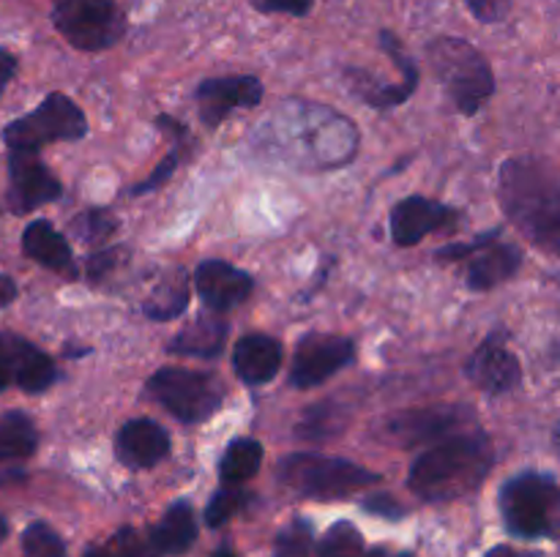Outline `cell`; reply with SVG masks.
<instances>
[{
  "mask_svg": "<svg viewBox=\"0 0 560 557\" xmlns=\"http://www.w3.org/2000/svg\"><path fill=\"white\" fill-rule=\"evenodd\" d=\"M498 197L520 233L556 254L560 246V183L545 158H509L498 178Z\"/></svg>",
  "mask_w": 560,
  "mask_h": 557,
  "instance_id": "obj_1",
  "label": "cell"
},
{
  "mask_svg": "<svg viewBox=\"0 0 560 557\" xmlns=\"http://www.w3.org/2000/svg\"><path fill=\"white\" fill-rule=\"evenodd\" d=\"M495 464V451L487 435L463 431L435 442L413 459L408 486L427 502H448L479 489Z\"/></svg>",
  "mask_w": 560,
  "mask_h": 557,
  "instance_id": "obj_2",
  "label": "cell"
},
{
  "mask_svg": "<svg viewBox=\"0 0 560 557\" xmlns=\"http://www.w3.org/2000/svg\"><path fill=\"white\" fill-rule=\"evenodd\" d=\"M271 131L282 137V153L293 164L337 167L353 158L359 145L353 123L326 107L293 109V120L273 123Z\"/></svg>",
  "mask_w": 560,
  "mask_h": 557,
  "instance_id": "obj_3",
  "label": "cell"
},
{
  "mask_svg": "<svg viewBox=\"0 0 560 557\" xmlns=\"http://www.w3.org/2000/svg\"><path fill=\"white\" fill-rule=\"evenodd\" d=\"M443 91L463 115H476L495 93V76L485 55L457 36H441L427 47Z\"/></svg>",
  "mask_w": 560,
  "mask_h": 557,
  "instance_id": "obj_4",
  "label": "cell"
},
{
  "mask_svg": "<svg viewBox=\"0 0 560 557\" xmlns=\"http://www.w3.org/2000/svg\"><path fill=\"white\" fill-rule=\"evenodd\" d=\"M277 475L288 489L310 500H339L381 481L375 470L361 467L350 459L320 457V453H290L279 462Z\"/></svg>",
  "mask_w": 560,
  "mask_h": 557,
  "instance_id": "obj_5",
  "label": "cell"
},
{
  "mask_svg": "<svg viewBox=\"0 0 560 557\" xmlns=\"http://www.w3.org/2000/svg\"><path fill=\"white\" fill-rule=\"evenodd\" d=\"M503 524L517 538H556L560 489L550 473H520L501 486Z\"/></svg>",
  "mask_w": 560,
  "mask_h": 557,
  "instance_id": "obj_6",
  "label": "cell"
},
{
  "mask_svg": "<svg viewBox=\"0 0 560 557\" xmlns=\"http://www.w3.org/2000/svg\"><path fill=\"white\" fill-rule=\"evenodd\" d=\"M85 131V112L63 93H49L38 109L5 126L3 142L9 153H38L49 142L82 140Z\"/></svg>",
  "mask_w": 560,
  "mask_h": 557,
  "instance_id": "obj_7",
  "label": "cell"
},
{
  "mask_svg": "<svg viewBox=\"0 0 560 557\" xmlns=\"http://www.w3.org/2000/svg\"><path fill=\"white\" fill-rule=\"evenodd\" d=\"M145 388L153 402L162 404L170 415L184 424H200L211 418L224 402L222 380L208 371L164 366L148 380Z\"/></svg>",
  "mask_w": 560,
  "mask_h": 557,
  "instance_id": "obj_8",
  "label": "cell"
},
{
  "mask_svg": "<svg viewBox=\"0 0 560 557\" xmlns=\"http://www.w3.org/2000/svg\"><path fill=\"white\" fill-rule=\"evenodd\" d=\"M52 25L71 47L98 52L124 38L126 16L115 0H55Z\"/></svg>",
  "mask_w": 560,
  "mask_h": 557,
  "instance_id": "obj_9",
  "label": "cell"
},
{
  "mask_svg": "<svg viewBox=\"0 0 560 557\" xmlns=\"http://www.w3.org/2000/svg\"><path fill=\"white\" fill-rule=\"evenodd\" d=\"M476 424V415L463 404L454 407H419L392 415L381 424V440L397 448H416L463 435Z\"/></svg>",
  "mask_w": 560,
  "mask_h": 557,
  "instance_id": "obj_10",
  "label": "cell"
},
{
  "mask_svg": "<svg viewBox=\"0 0 560 557\" xmlns=\"http://www.w3.org/2000/svg\"><path fill=\"white\" fill-rule=\"evenodd\" d=\"M355 349L353 342L331 333H310L299 342L290 366V382L295 388H317L320 382L331 380L337 371L350 366Z\"/></svg>",
  "mask_w": 560,
  "mask_h": 557,
  "instance_id": "obj_11",
  "label": "cell"
},
{
  "mask_svg": "<svg viewBox=\"0 0 560 557\" xmlns=\"http://www.w3.org/2000/svg\"><path fill=\"white\" fill-rule=\"evenodd\" d=\"M52 358L14 333H0V391L20 386L27 393L47 391L55 382Z\"/></svg>",
  "mask_w": 560,
  "mask_h": 557,
  "instance_id": "obj_12",
  "label": "cell"
},
{
  "mask_svg": "<svg viewBox=\"0 0 560 557\" xmlns=\"http://www.w3.org/2000/svg\"><path fill=\"white\" fill-rule=\"evenodd\" d=\"M60 197V180L38 162V153H9V208L31 213Z\"/></svg>",
  "mask_w": 560,
  "mask_h": 557,
  "instance_id": "obj_13",
  "label": "cell"
},
{
  "mask_svg": "<svg viewBox=\"0 0 560 557\" xmlns=\"http://www.w3.org/2000/svg\"><path fill=\"white\" fill-rule=\"evenodd\" d=\"M195 102L202 123L217 129L233 109L257 107L262 102V82L257 76H217L197 87Z\"/></svg>",
  "mask_w": 560,
  "mask_h": 557,
  "instance_id": "obj_14",
  "label": "cell"
},
{
  "mask_svg": "<svg viewBox=\"0 0 560 557\" xmlns=\"http://www.w3.org/2000/svg\"><path fill=\"white\" fill-rule=\"evenodd\" d=\"M459 213L427 197H408L392 211V238L399 246H416L435 229H452Z\"/></svg>",
  "mask_w": 560,
  "mask_h": 557,
  "instance_id": "obj_15",
  "label": "cell"
},
{
  "mask_svg": "<svg viewBox=\"0 0 560 557\" xmlns=\"http://www.w3.org/2000/svg\"><path fill=\"white\" fill-rule=\"evenodd\" d=\"M195 287L211 311H228L249 298L255 278L224 260H206L197 265Z\"/></svg>",
  "mask_w": 560,
  "mask_h": 557,
  "instance_id": "obj_16",
  "label": "cell"
},
{
  "mask_svg": "<svg viewBox=\"0 0 560 557\" xmlns=\"http://www.w3.org/2000/svg\"><path fill=\"white\" fill-rule=\"evenodd\" d=\"M115 453L124 464L135 470L156 467L162 459L170 457V435L148 418H135L124 424L115 435Z\"/></svg>",
  "mask_w": 560,
  "mask_h": 557,
  "instance_id": "obj_17",
  "label": "cell"
},
{
  "mask_svg": "<svg viewBox=\"0 0 560 557\" xmlns=\"http://www.w3.org/2000/svg\"><path fill=\"white\" fill-rule=\"evenodd\" d=\"M465 375L474 382L476 388L487 393H506L512 391L520 382L523 371H520L517 355L509 353L501 342L495 339H487L474 355H470L468 366H465Z\"/></svg>",
  "mask_w": 560,
  "mask_h": 557,
  "instance_id": "obj_18",
  "label": "cell"
},
{
  "mask_svg": "<svg viewBox=\"0 0 560 557\" xmlns=\"http://www.w3.org/2000/svg\"><path fill=\"white\" fill-rule=\"evenodd\" d=\"M282 344L277 339L266 336V333H249V336L238 339L233 349L235 375L246 386H266L282 369Z\"/></svg>",
  "mask_w": 560,
  "mask_h": 557,
  "instance_id": "obj_19",
  "label": "cell"
},
{
  "mask_svg": "<svg viewBox=\"0 0 560 557\" xmlns=\"http://www.w3.org/2000/svg\"><path fill=\"white\" fill-rule=\"evenodd\" d=\"M22 249L33 262L44 265L47 271L66 273V276H77L74 257H71V246L47 218H36L22 233Z\"/></svg>",
  "mask_w": 560,
  "mask_h": 557,
  "instance_id": "obj_20",
  "label": "cell"
},
{
  "mask_svg": "<svg viewBox=\"0 0 560 557\" xmlns=\"http://www.w3.org/2000/svg\"><path fill=\"white\" fill-rule=\"evenodd\" d=\"M228 342V322L219 315H202L186 328H180L167 344L170 355L180 358H217Z\"/></svg>",
  "mask_w": 560,
  "mask_h": 557,
  "instance_id": "obj_21",
  "label": "cell"
},
{
  "mask_svg": "<svg viewBox=\"0 0 560 557\" xmlns=\"http://www.w3.org/2000/svg\"><path fill=\"white\" fill-rule=\"evenodd\" d=\"M148 541L153 544V549L159 555L178 557L184 552H189L197 541V519L195 508L186 500H175L167 511L162 513L156 524H153Z\"/></svg>",
  "mask_w": 560,
  "mask_h": 557,
  "instance_id": "obj_22",
  "label": "cell"
},
{
  "mask_svg": "<svg viewBox=\"0 0 560 557\" xmlns=\"http://www.w3.org/2000/svg\"><path fill=\"white\" fill-rule=\"evenodd\" d=\"M523 265V254L512 244H490L476 251V260L468 268V287L470 289H492L517 273Z\"/></svg>",
  "mask_w": 560,
  "mask_h": 557,
  "instance_id": "obj_23",
  "label": "cell"
},
{
  "mask_svg": "<svg viewBox=\"0 0 560 557\" xmlns=\"http://www.w3.org/2000/svg\"><path fill=\"white\" fill-rule=\"evenodd\" d=\"M38 446V431L33 420L20 410L0 415V464L27 459Z\"/></svg>",
  "mask_w": 560,
  "mask_h": 557,
  "instance_id": "obj_24",
  "label": "cell"
},
{
  "mask_svg": "<svg viewBox=\"0 0 560 557\" xmlns=\"http://www.w3.org/2000/svg\"><path fill=\"white\" fill-rule=\"evenodd\" d=\"M317 557H388L383 546H370L353 522H334L317 541Z\"/></svg>",
  "mask_w": 560,
  "mask_h": 557,
  "instance_id": "obj_25",
  "label": "cell"
},
{
  "mask_svg": "<svg viewBox=\"0 0 560 557\" xmlns=\"http://www.w3.org/2000/svg\"><path fill=\"white\" fill-rule=\"evenodd\" d=\"M186 306H189V278H186L184 271H175L173 276L162 278V284L153 289L151 298L142 306V311L151 320L164 322L184 315Z\"/></svg>",
  "mask_w": 560,
  "mask_h": 557,
  "instance_id": "obj_26",
  "label": "cell"
},
{
  "mask_svg": "<svg viewBox=\"0 0 560 557\" xmlns=\"http://www.w3.org/2000/svg\"><path fill=\"white\" fill-rule=\"evenodd\" d=\"M262 464V446L252 437H241L233 440L224 448V457L219 462V475L228 486H241L244 481H249L252 475H257Z\"/></svg>",
  "mask_w": 560,
  "mask_h": 557,
  "instance_id": "obj_27",
  "label": "cell"
},
{
  "mask_svg": "<svg viewBox=\"0 0 560 557\" xmlns=\"http://www.w3.org/2000/svg\"><path fill=\"white\" fill-rule=\"evenodd\" d=\"M342 404L337 402H320V404H312L310 410H304V415H301V420L295 424V435L301 437V440H331V437H337L339 431L348 426V418H345L342 413Z\"/></svg>",
  "mask_w": 560,
  "mask_h": 557,
  "instance_id": "obj_28",
  "label": "cell"
},
{
  "mask_svg": "<svg viewBox=\"0 0 560 557\" xmlns=\"http://www.w3.org/2000/svg\"><path fill=\"white\" fill-rule=\"evenodd\" d=\"M312 546H315V530L299 517L277 533L273 557H312Z\"/></svg>",
  "mask_w": 560,
  "mask_h": 557,
  "instance_id": "obj_29",
  "label": "cell"
},
{
  "mask_svg": "<svg viewBox=\"0 0 560 557\" xmlns=\"http://www.w3.org/2000/svg\"><path fill=\"white\" fill-rule=\"evenodd\" d=\"M249 500H252L249 491H244L241 486L224 484L206 506L208 528H222V524H228L235 513L244 511V508L249 506Z\"/></svg>",
  "mask_w": 560,
  "mask_h": 557,
  "instance_id": "obj_30",
  "label": "cell"
},
{
  "mask_svg": "<svg viewBox=\"0 0 560 557\" xmlns=\"http://www.w3.org/2000/svg\"><path fill=\"white\" fill-rule=\"evenodd\" d=\"M22 557H66V541L47 522H33L22 533Z\"/></svg>",
  "mask_w": 560,
  "mask_h": 557,
  "instance_id": "obj_31",
  "label": "cell"
},
{
  "mask_svg": "<svg viewBox=\"0 0 560 557\" xmlns=\"http://www.w3.org/2000/svg\"><path fill=\"white\" fill-rule=\"evenodd\" d=\"M71 229L85 244H98V240H104L115 229V218L107 211H88L71 222Z\"/></svg>",
  "mask_w": 560,
  "mask_h": 557,
  "instance_id": "obj_32",
  "label": "cell"
},
{
  "mask_svg": "<svg viewBox=\"0 0 560 557\" xmlns=\"http://www.w3.org/2000/svg\"><path fill=\"white\" fill-rule=\"evenodd\" d=\"M113 557H162L148 538H142L135 528H120L109 541Z\"/></svg>",
  "mask_w": 560,
  "mask_h": 557,
  "instance_id": "obj_33",
  "label": "cell"
},
{
  "mask_svg": "<svg viewBox=\"0 0 560 557\" xmlns=\"http://www.w3.org/2000/svg\"><path fill=\"white\" fill-rule=\"evenodd\" d=\"M180 142H184V137H178V140H175V151L170 153V156H164L162 162H159V167L153 169V173L148 175V178L142 180V183L135 186V191H131V194H145V191L159 189V186H164L170 178H173L175 167H178V147H180Z\"/></svg>",
  "mask_w": 560,
  "mask_h": 557,
  "instance_id": "obj_34",
  "label": "cell"
},
{
  "mask_svg": "<svg viewBox=\"0 0 560 557\" xmlns=\"http://www.w3.org/2000/svg\"><path fill=\"white\" fill-rule=\"evenodd\" d=\"M470 9V14L476 16L479 22H501L506 20V14L512 11L514 0H465Z\"/></svg>",
  "mask_w": 560,
  "mask_h": 557,
  "instance_id": "obj_35",
  "label": "cell"
},
{
  "mask_svg": "<svg viewBox=\"0 0 560 557\" xmlns=\"http://www.w3.org/2000/svg\"><path fill=\"white\" fill-rule=\"evenodd\" d=\"M257 11L262 14H293V16H304L310 14L312 3L315 0H249Z\"/></svg>",
  "mask_w": 560,
  "mask_h": 557,
  "instance_id": "obj_36",
  "label": "cell"
},
{
  "mask_svg": "<svg viewBox=\"0 0 560 557\" xmlns=\"http://www.w3.org/2000/svg\"><path fill=\"white\" fill-rule=\"evenodd\" d=\"M495 240H498V229H495V233H485V235H479V238L470 240V244L446 246V249L438 251V260H463V257L476 254V251L485 249V246H490V244H495Z\"/></svg>",
  "mask_w": 560,
  "mask_h": 557,
  "instance_id": "obj_37",
  "label": "cell"
},
{
  "mask_svg": "<svg viewBox=\"0 0 560 557\" xmlns=\"http://www.w3.org/2000/svg\"><path fill=\"white\" fill-rule=\"evenodd\" d=\"M364 511L375 513V517H383V519H392V522H397V519L405 517V508L399 506L397 497L392 495H372L364 500Z\"/></svg>",
  "mask_w": 560,
  "mask_h": 557,
  "instance_id": "obj_38",
  "label": "cell"
},
{
  "mask_svg": "<svg viewBox=\"0 0 560 557\" xmlns=\"http://www.w3.org/2000/svg\"><path fill=\"white\" fill-rule=\"evenodd\" d=\"M118 262H120V249L98 251V254H93L91 260H88V276L96 278V282H98V278L109 276V271H113Z\"/></svg>",
  "mask_w": 560,
  "mask_h": 557,
  "instance_id": "obj_39",
  "label": "cell"
},
{
  "mask_svg": "<svg viewBox=\"0 0 560 557\" xmlns=\"http://www.w3.org/2000/svg\"><path fill=\"white\" fill-rule=\"evenodd\" d=\"M16 71V58L9 52V49H0V93L5 91V85L11 82Z\"/></svg>",
  "mask_w": 560,
  "mask_h": 557,
  "instance_id": "obj_40",
  "label": "cell"
},
{
  "mask_svg": "<svg viewBox=\"0 0 560 557\" xmlns=\"http://www.w3.org/2000/svg\"><path fill=\"white\" fill-rule=\"evenodd\" d=\"M485 557H539V555L530 549H517V546H512V544H498V546H492Z\"/></svg>",
  "mask_w": 560,
  "mask_h": 557,
  "instance_id": "obj_41",
  "label": "cell"
},
{
  "mask_svg": "<svg viewBox=\"0 0 560 557\" xmlns=\"http://www.w3.org/2000/svg\"><path fill=\"white\" fill-rule=\"evenodd\" d=\"M14 298H16V284L11 282L5 273H0V309H3V306H9Z\"/></svg>",
  "mask_w": 560,
  "mask_h": 557,
  "instance_id": "obj_42",
  "label": "cell"
},
{
  "mask_svg": "<svg viewBox=\"0 0 560 557\" xmlns=\"http://www.w3.org/2000/svg\"><path fill=\"white\" fill-rule=\"evenodd\" d=\"M82 557H113V552H109V546H93Z\"/></svg>",
  "mask_w": 560,
  "mask_h": 557,
  "instance_id": "obj_43",
  "label": "cell"
},
{
  "mask_svg": "<svg viewBox=\"0 0 560 557\" xmlns=\"http://www.w3.org/2000/svg\"><path fill=\"white\" fill-rule=\"evenodd\" d=\"M211 557H238V555H235V552L233 549H230V546H219V549L217 552H213V555Z\"/></svg>",
  "mask_w": 560,
  "mask_h": 557,
  "instance_id": "obj_44",
  "label": "cell"
},
{
  "mask_svg": "<svg viewBox=\"0 0 560 557\" xmlns=\"http://www.w3.org/2000/svg\"><path fill=\"white\" fill-rule=\"evenodd\" d=\"M5 535H9V522H5V517H0V544L5 541Z\"/></svg>",
  "mask_w": 560,
  "mask_h": 557,
  "instance_id": "obj_45",
  "label": "cell"
},
{
  "mask_svg": "<svg viewBox=\"0 0 560 557\" xmlns=\"http://www.w3.org/2000/svg\"><path fill=\"white\" fill-rule=\"evenodd\" d=\"M394 557H416V555H410V552H399V555H394Z\"/></svg>",
  "mask_w": 560,
  "mask_h": 557,
  "instance_id": "obj_46",
  "label": "cell"
}]
</instances>
